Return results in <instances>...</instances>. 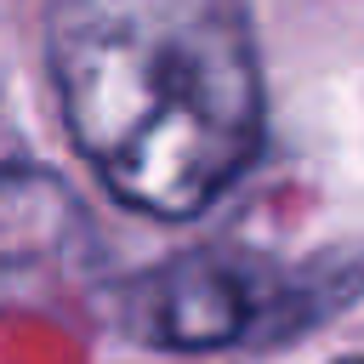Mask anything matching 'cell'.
<instances>
[{"label":"cell","instance_id":"cell-1","mask_svg":"<svg viewBox=\"0 0 364 364\" xmlns=\"http://www.w3.org/2000/svg\"><path fill=\"white\" fill-rule=\"evenodd\" d=\"M46 74L74 154L154 222L210 210L262 148L250 0H46Z\"/></svg>","mask_w":364,"mask_h":364},{"label":"cell","instance_id":"cell-4","mask_svg":"<svg viewBox=\"0 0 364 364\" xmlns=\"http://www.w3.org/2000/svg\"><path fill=\"white\" fill-rule=\"evenodd\" d=\"M336 364H364V358H336Z\"/></svg>","mask_w":364,"mask_h":364},{"label":"cell","instance_id":"cell-3","mask_svg":"<svg viewBox=\"0 0 364 364\" xmlns=\"http://www.w3.org/2000/svg\"><path fill=\"white\" fill-rule=\"evenodd\" d=\"M68 233V193L51 176H0V267L40 262Z\"/></svg>","mask_w":364,"mask_h":364},{"label":"cell","instance_id":"cell-2","mask_svg":"<svg viewBox=\"0 0 364 364\" xmlns=\"http://www.w3.org/2000/svg\"><path fill=\"white\" fill-rule=\"evenodd\" d=\"M267 313L262 279L228 250H193L131 284L125 330L154 353H222Z\"/></svg>","mask_w":364,"mask_h":364}]
</instances>
